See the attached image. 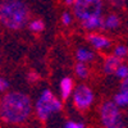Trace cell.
Listing matches in <instances>:
<instances>
[{"label":"cell","mask_w":128,"mask_h":128,"mask_svg":"<svg viewBox=\"0 0 128 128\" xmlns=\"http://www.w3.org/2000/svg\"><path fill=\"white\" fill-rule=\"evenodd\" d=\"M72 22H73V14H70L68 12L62 14V23L64 26H69V24H72Z\"/></svg>","instance_id":"obj_18"},{"label":"cell","mask_w":128,"mask_h":128,"mask_svg":"<svg viewBox=\"0 0 128 128\" xmlns=\"http://www.w3.org/2000/svg\"><path fill=\"white\" fill-rule=\"evenodd\" d=\"M87 41L96 50H106L112 46L110 38H108L106 36H104L101 34H94V32H91L87 36Z\"/></svg>","instance_id":"obj_7"},{"label":"cell","mask_w":128,"mask_h":128,"mask_svg":"<svg viewBox=\"0 0 128 128\" xmlns=\"http://www.w3.org/2000/svg\"><path fill=\"white\" fill-rule=\"evenodd\" d=\"M119 26H120V18L118 14L110 13L106 17H102V30L114 31V30H118Z\"/></svg>","instance_id":"obj_9"},{"label":"cell","mask_w":128,"mask_h":128,"mask_svg":"<svg viewBox=\"0 0 128 128\" xmlns=\"http://www.w3.org/2000/svg\"><path fill=\"white\" fill-rule=\"evenodd\" d=\"M74 73H76V76L81 80H84L88 77L90 74V70H88V67L86 66V63H80L77 62V64L74 66Z\"/></svg>","instance_id":"obj_14"},{"label":"cell","mask_w":128,"mask_h":128,"mask_svg":"<svg viewBox=\"0 0 128 128\" xmlns=\"http://www.w3.org/2000/svg\"><path fill=\"white\" fill-rule=\"evenodd\" d=\"M60 96L63 100H67L69 96L72 95L73 92V88H74V83H73V80L70 77H64L62 81H60Z\"/></svg>","instance_id":"obj_10"},{"label":"cell","mask_w":128,"mask_h":128,"mask_svg":"<svg viewBox=\"0 0 128 128\" xmlns=\"http://www.w3.org/2000/svg\"><path fill=\"white\" fill-rule=\"evenodd\" d=\"M30 19V8L23 0L0 2V23L12 31L22 30Z\"/></svg>","instance_id":"obj_2"},{"label":"cell","mask_w":128,"mask_h":128,"mask_svg":"<svg viewBox=\"0 0 128 128\" xmlns=\"http://www.w3.org/2000/svg\"><path fill=\"white\" fill-rule=\"evenodd\" d=\"M113 102L118 106V108H126L128 105V81L123 80L120 83V88L119 91L114 95V100Z\"/></svg>","instance_id":"obj_8"},{"label":"cell","mask_w":128,"mask_h":128,"mask_svg":"<svg viewBox=\"0 0 128 128\" xmlns=\"http://www.w3.org/2000/svg\"><path fill=\"white\" fill-rule=\"evenodd\" d=\"M76 58L80 63H90L95 59V52L87 48H80L76 51Z\"/></svg>","instance_id":"obj_13"},{"label":"cell","mask_w":128,"mask_h":128,"mask_svg":"<svg viewBox=\"0 0 128 128\" xmlns=\"http://www.w3.org/2000/svg\"><path fill=\"white\" fill-rule=\"evenodd\" d=\"M72 6L73 16L82 22L88 18L102 16L104 0H74Z\"/></svg>","instance_id":"obj_5"},{"label":"cell","mask_w":128,"mask_h":128,"mask_svg":"<svg viewBox=\"0 0 128 128\" xmlns=\"http://www.w3.org/2000/svg\"><path fill=\"white\" fill-rule=\"evenodd\" d=\"M72 98H73V105L80 112L88 110L95 101L94 91L86 84H78L77 87H74L72 92Z\"/></svg>","instance_id":"obj_6"},{"label":"cell","mask_w":128,"mask_h":128,"mask_svg":"<svg viewBox=\"0 0 128 128\" xmlns=\"http://www.w3.org/2000/svg\"><path fill=\"white\" fill-rule=\"evenodd\" d=\"M63 110V104L50 90H44L35 104V113L42 122H51Z\"/></svg>","instance_id":"obj_3"},{"label":"cell","mask_w":128,"mask_h":128,"mask_svg":"<svg viewBox=\"0 0 128 128\" xmlns=\"http://www.w3.org/2000/svg\"><path fill=\"white\" fill-rule=\"evenodd\" d=\"M32 113V101L24 92H8L0 100V116L10 124H20Z\"/></svg>","instance_id":"obj_1"},{"label":"cell","mask_w":128,"mask_h":128,"mask_svg":"<svg viewBox=\"0 0 128 128\" xmlns=\"http://www.w3.org/2000/svg\"><path fill=\"white\" fill-rule=\"evenodd\" d=\"M30 30L32 32H35V34H38V32L41 31H44V22H42L41 19H34V20H31L30 24H28Z\"/></svg>","instance_id":"obj_15"},{"label":"cell","mask_w":128,"mask_h":128,"mask_svg":"<svg viewBox=\"0 0 128 128\" xmlns=\"http://www.w3.org/2000/svg\"><path fill=\"white\" fill-rule=\"evenodd\" d=\"M27 80L30 81V82H37L38 80H40V74L38 73H36V72H28L27 73Z\"/></svg>","instance_id":"obj_20"},{"label":"cell","mask_w":128,"mask_h":128,"mask_svg":"<svg viewBox=\"0 0 128 128\" xmlns=\"http://www.w3.org/2000/svg\"><path fill=\"white\" fill-rule=\"evenodd\" d=\"M63 128H86L83 123H80V122H74V120H69L64 124Z\"/></svg>","instance_id":"obj_19"},{"label":"cell","mask_w":128,"mask_h":128,"mask_svg":"<svg viewBox=\"0 0 128 128\" xmlns=\"http://www.w3.org/2000/svg\"><path fill=\"white\" fill-rule=\"evenodd\" d=\"M106 2L114 6H116V8H122L126 4V0H106Z\"/></svg>","instance_id":"obj_21"},{"label":"cell","mask_w":128,"mask_h":128,"mask_svg":"<svg viewBox=\"0 0 128 128\" xmlns=\"http://www.w3.org/2000/svg\"><path fill=\"white\" fill-rule=\"evenodd\" d=\"M113 51H114L113 55L116 56V58H119V59H122V60H123V59L127 56V54H128V50H127V46H126V45H116Z\"/></svg>","instance_id":"obj_16"},{"label":"cell","mask_w":128,"mask_h":128,"mask_svg":"<svg viewBox=\"0 0 128 128\" xmlns=\"http://www.w3.org/2000/svg\"><path fill=\"white\" fill-rule=\"evenodd\" d=\"M122 62H123L122 59L116 58V56H114V55L108 56V58L105 59L104 66H102L104 72H105L106 74H114L115 70H116V68H118L120 64H122Z\"/></svg>","instance_id":"obj_11"},{"label":"cell","mask_w":128,"mask_h":128,"mask_svg":"<svg viewBox=\"0 0 128 128\" xmlns=\"http://www.w3.org/2000/svg\"><path fill=\"white\" fill-rule=\"evenodd\" d=\"M100 122L104 128H126V118L120 110L112 100H106L99 109Z\"/></svg>","instance_id":"obj_4"},{"label":"cell","mask_w":128,"mask_h":128,"mask_svg":"<svg viewBox=\"0 0 128 128\" xmlns=\"http://www.w3.org/2000/svg\"><path fill=\"white\" fill-rule=\"evenodd\" d=\"M64 3H66L67 5H72L74 3V0H64Z\"/></svg>","instance_id":"obj_23"},{"label":"cell","mask_w":128,"mask_h":128,"mask_svg":"<svg viewBox=\"0 0 128 128\" xmlns=\"http://www.w3.org/2000/svg\"><path fill=\"white\" fill-rule=\"evenodd\" d=\"M8 86H9L8 81H6L5 78H3V77H0V92L6 91V90H8Z\"/></svg>","instance_id":"obj_22"},{"label":"cell","mask_w":128,"mask_h":128,"mask_svg":"<svg viewBox=\"0 0 128 128\" xmlns=\"http://www.w3.org/2000/svg\"><path fill=\"white\" fill-rule=\"evenodd\" d=\"M114 74L119 80H127V77H128V67H127V64L122 63L120 66L116 68V70H115Z\"/></svg>","instance_id":"obj_17"},{"label":"cell","mask_w":128,"mask_h":128,"mask_svg":"<svg viewBox=\"0 0 128 128\" xmlns=\"http://www.w3.org/2000/svg\"><path fill=\"white\" fill-rule=\"evenodd\" d=\"M82 27L86 31H91V32L98 31V30H102V16L82 20Z\"/></svg>","instance_id":"obj_12"},{"label":"cell","mask_w":128,"mask_h":128,"mask_svg":"<svg viewBox=\"0 0 128 128\" xmlns=\"http://www.w3.org/2000/svg\"><path fill=\"white\" fill-rule=\"evenodd\" d=\"M0 63H2V54H0Z\"/></svg>","instance_id":"obj_24"}]
</instances>
